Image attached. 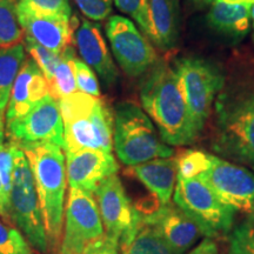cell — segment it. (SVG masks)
<instances>
[{"label":"cell","mask_w":254,"mask_h":254,"mask_svg":"<svg viewBox=\"0 0 254 254\" xmlns=\"http://www.w3.org/2000/svg\"><path fill=\"white\" fill-rule=\"evenodd\" d=\"M140 100L165 144L185 146L196 140L199 134L172 67L166 64L153 66L142 81Z\"/></svg>","instance_id":"1"},{"label":"cell","mask_w":254,"mask_h":254,"mask_svg":"<svg viewBox=\"0 0 254 254\" xmlns=\"http://www.w3.org/2000/svg\"><path fill=\"white\" fill-rule=\"evenodd\" d=\"M213 148L254 170V82L220 91L215 100Z\"/></svg>","instance_id":"2"},{"label":"cell","mask_w":254,"mask_h":254,"mask_svg":"<svg viewBox=\"0 0 254 254\" xmlns=\"http://www.w3.org/2000/svg\"><path fill=\"white\" fill-rule=\"evenodd\" d=\"M17 145V144H15ZM30 163L50 246H57L62 236L66 192V160L63 147L52 142L17 145Z\"/></svg>","instance_id":"3"},{"label":"cell","mask_w":254,"mask_h":254,"mask_svg":"<svg viewBox=\"0 0 254 254\" xmlns=\"http://www.w3.org/2000/svg\"><path fill=\"white\" fill-rule=\"evenodd\" d=\"M64 123V150L113 148V113L101 98L77 91L58 100Z\"/></svg>","instance_id":"4"},{"label":"cell","mask_w":254,"mask_h":254,"mask_svg":"<svg viewBox=\"0 0 254 254\" xmlns=\"http://www.w3.org/2000/svg\"><path fill=\"white\" fill-rule=\"evenodd\" d=\"M113 118L114 151L124 165L131 167L153 159L173 157V148L163 141L140 106L123 101L114 109Z\"/></svg>","instance_id":"5"},{"label":"cell","mask_w":254,"mask_h":254,"mask_svg":"<svg viewBox=\"0 0 254 254\" xmlns=\"http://www.w3.org/2000/svg\"><path fill=\"white\" fill-rule=\"evenodd\" d=\"M8 215L34 250L40 254H49V239L33 173L26 155L15 144Z\"/></svg>","instance_id":"6"},{"label":"cell","mask_w":254,"mask_h":254,"mask_svg":"<svg viewBox=\"0 0 254 254\" xmlns=\"http://www.w3.org/2000/svg\"><path fill=\"white\" fill-rule=\"evenodd\" d=\"M174 204L189 215L201 230L202 236H227L232 230L236 209L218 198L199 177L177 178L173 193Z\"/></svg>","instance_id":"7"},{"label":"cell","mask_w":254,"mask_h":254,"mask_svg":"<svg viewBox=\"0 0 254 254\" xmlns=\"http://www.w3.org/2000/svg\"><path fill=\"white\" fill-rule=\"evenodd\" d=\"M195 131L200 134L211 114L215 97L224 87V75L202 59L184 58L174 66Z\"/></svg>","instance_id":"8"},{"label":"cell","mask_w":254,"mask_h":254,"mask_svg":"<svg viewBox=\"0 0 254 254\" xmlns=\"http://www.w3.org/2000/svg\"><path fill=\"white\" fill-rule=\"evenodd\" d=\"M105 236L93 193L71 187L65 207V230L59 254H82Z\"/></svg>","instance_id":"9"},{"label":"cell","mask_w":254,"mask_h":254,"mask_svg":"<svg viewBox=\"0 0 254 254\" xmlns=\"http://www.w3.org/2000/svg\"><path fill=\"white\" fill-rule=\"evenodd\" d=\"M93 195L97 200L105 234L118 241L120 251H123L140 227V215L132 206L117 174L103 180Z\"/></svg>","instance_id":"10"},{"label":"cell","mask_w":254,"mask_h":254,"mask_svg":"<svg viewBox=\"0 0 254 254\" xmlns=\"http://www.w3.org/2000/svg\"><path fill=\"white\" fill-rule=\"evenodd\" d=\"M105 30L117 62L128 75L139 77L157 63L153 46L129 19L113 15Z\"/></svg>","instance_id":"11"},{"label":"cell","mask_w":254,"mask_h":254,"mask_svg":"<svg viewBox=\"0 0 254 254\" xmlns=\"http://www.w3.org/2000/svg\"><path fill=\"white\" fill-rule=\"evenodd\" d=\"M225 204L254 213V173L244 166L211 154V166L199 176Z\"/></svg>","instance_id":"12"},{"label":"cell","mask_w":254,"mask_h":254,"mask_svg":"<svg viewBox=\"0 0 254 254\" xmlns=\"http://www.w3.org/2000/svg\"><path fill=\"white\" fill-rule=\"evenodd\" d=\"M7 134L17 145L52 142L64 148V123L58 100L49 94L25 116L7 122Z\"/></svg>","instance_id":"13"},{"label":"cell","mask_w":254,"mask_h":254,"mask_svg":"<svg viewBox=\"0 0 254 254\" xmlns=\"http://www.w3.org/2000/svg\"><path fill=\"white\" fill-rule=\"evenodd\" d=\"M142 224L157 228L173 254H185L198 243L202 233L198 225L176 204L161 205L147 217H140Z\"/></svg>","instance_id":"14"},{"label":"cell","mask_w":254,"mask_h":254,"mask_svg":"<svg viewBox=\"0 0 254 254\" xmlns=\"http://www.w3.org/2000/svg\"><path fill=\"white\" fill-rule=\"evenodd\" d=\"M118 170L119 165L111 152H66V176L69 187L93 193L103 180L117 174Z\"/></svg>","instance_id":"15"},{"label":"cell","mask_w":254,"mask_h":254,"mask_svg":"<svg viewBox=\"0 0 254 254\" xmlns=\"http://www.w3.org/2000/svg\"><path fill=\"white\" fill-rule=\"evenodd\" d=\"M49 94V81L44 73L33 59L25 60L12 87L6 120L11 122L25 116Z\"/></svg>","instance_id":"16"},{"label":"cell","mask_w":254,"mask_h":254,"mask_svg":"<svg viewBox=\"0 0 254 254\" xmlns=\"http://www.w3.org/2000/svg\"><path fill=\"white\" fill-rule=\"evenodd\" d=\"M75 44L82 60L97 72L107 86L116 84L118 69L107 49L100 27L88 20H82L75 32Z\"/></svg>","instance_id":"17"},{"label":"cell","mask_w":254,"mask_h":254,"mask_svg":"<svg viewBox=\"0 0 254 254\" xmlns=\"http://www.w3.org/2000/svg\"><path fill=\"white\" fill-rule=\"evenodd\" d=\"M18 18L27 37L57 55H62L71 46L73 37L71 19L26 13H18Z\"/></svg>","instance_id":"18"},{"label":"cell","mask_w":254,"mask_h":254,"mask_svg":"<svg viewBox=\"0 0 254 254\" xmlns=\"http://www.w3.org/2000/svg\"><path fill=\"white\" fill-rule=\"evenodd\" d=\"M129 172L163 205L171 202L177 184L176 158H158L131 166Z\"/></svg>","instance_id":"19"},{"label":"cell","mask_w":254,"mask_h":254,"mask_svg":"<svg viewBox=\"0 0 254 254\" xmlns=\"http://www.w3.org/2000/svg\"><path fill=\"white\" fill-rule=\"evenodd\" d=\"M148 38L163 50L176 45L179 36V2L178 0L148 1Z\"/></svg>","instance_id":"20"},{"label":"cell","mask_w":254,"mask_h":254,"mask_svg":"<svg viewBox=\"0 0 254 254\" xmlns=\"http://www.w3.org/2000/svg\"><path fill=\"white\" fill-rule=\"evenodd\" d=\"M253 5L227 4L214 0L208 13V23L222 33L241 37L247 33Z\"/></svg>","instance_id":"21"},{"label":"cell","mask_w":254,"mask_h":254,"mask_svg":"<svg viewBox=\"0 0 254 254\" xmlns=\"http://www.w3.org/2000/svg\"><path fill=\"white\" fill-rule=\"evenodd\" d=\"M25 62V47L15 44L0 49V111H4L11 97L12 87Z\"/></svg>","instance_id":"22"},{"label":"cell","mask_w":254,"mask_h":254,"mask_svg":"<svg viewBox=\"0 0 254 254\" xmlns=\"http://www.w3.org/2000/svg\"><path fill=\"white\" fill-rule=\"evenodd\" d=\"M74 58L75 53L72 49V45L68 46L60 56V62L56 68L55 75L49 84L50 94L57 100L78 91L74 77V67H73Z\"/></svg>","instance_id":"23"},{"label":"cell","mask_w":254,"mask_h":254,"mask_svg":"<svg viewBox=\"0 0 254 254\" xmlns=\"http://www.w3.org/2000/svg\"><path fill=\"white\" fill-rule=\"evenodd\" d=\"M122 252L123 254H173L157 228L142 222L131 243Z\"/></svg>","instance_id":"24"},{"label":"cell","mask_w":254,"mask_h":254,"mask_svg":"<svg viewBox=\"0 0 254 254\" xmlns=\"http://www.w3.org/2000/svg\"><path fill=\"white\" fill-rule=\"evenodd\" d=\"M23 28L19 23L17 7L11 0H0V47L19 44Z\"/></svg>","instance_id":"25"},{"label":"cell","mask_w":254,"mask_h":254,"mask_svg":"<svg viewBox=\"0 0 254 254\" xmlns=\"http://www.w3.org/2000/svg\"><path fill=\"white\" fill-rule=\"evenodd\" d=\"M18 13L71 19L68 0H19L15 5Z\"/></svg>","instance_id":"26"},{"label":"cell","mask_w":254,"mask_h":254,"mask_svg":"<svg viewBox=\"0 0 254 254\" xmlns=\"http://www.w3.org/2000/svg\"><path fill=\"white\" fill-rule=\"evenodd\" d=\"M178 177L195 178L211 166V154L196 150H184L176 157Z\"/></svg>","instance_id":"27"},{"label":"cell","mask_w":254,"mask_h":254,"mask_svg":"<svg viewBox=\"0 0 254 254\" xmlns=\"http://www.w3.org/2000/svg\"><path fill=\"white\" fill-rule=\"evenodd\" d=\"M228 244L230 254H254V213L231 232Z\"/></svg>","instance_id":"28"},{"label":"cell","mask_w":254,"mask_h":254,"mask_svg":"<svg viewBox=\"0 0 254 254\" xmlns=\"http://www.w3.org/2000/svg\"><path fill=\"white\" fill-rule=\"evenodd\" d=\"M0 254H34L20 231L0 219Z\"/></svg>","instance_id":"29"},{"label":"cell","mask_w":254,"mask_h":254,"mask_svg":"<svg viewBox=\"0 0 254 254\" xmlns=\"http://www.w3.org/2000/svg\"><path fill=\"white\" fill-rule=\"evenodd\" d=\"M25 47L50 84L53 79V75H55L56 68L60 62V56L62 55H57L46 47L41 46L40 44H38L37 41L31 39L27 36L25 37Z\"/></svg>","instance_id":"30"},{"label":"cell","mask_w":254,"mask_h":254,"mask_svg":"<svg viewBox=\"0 0 254 254\" xmlns=\"http://www.w3.org/2000/svg\"><path fill=\"white\" fill-rule=\"evenodd\" d=\"M73 67H74V77L75 82H77L78 91L88 95H92V97L99 98V81H98V78L93 69L86 63L78 58H74Z\"/></svg>","instance_id":"31"},{"label":"cell","mask_w":254,"mask_h":254,"mask_svg":"<svg viewBox=\"0 0 254 254\" xmlns=\"http://www.w3.org/2000/svg\"><path fill=\"white\" fill-rule=\"evenodd\" d=\"M148 1L150 0H114V4L120 11L134 19L142 32L148 36Z\"/></svg>","instance_id":"32"},{"label":"cell","mask_w":254,"mask_h":254,"mask_svg":"<svg viewBox=\"0 0 254 254\" xmlns=\"http://www.w3.org/2000/svg\"><path fill=\"white\" fill-rule=\"evenodd\" d=\"M74 1L84 15L94 21L105 20L112 9V0H74Z\"/></svg>","instance_id":"33"},{"label":"cell","mask_w":254,"mask_h":254,"mask_svg":"<svg viewBox=\"0 0 254 254\" xmlns=\"http://www.w3.org/2000/svg\"><path fill=\"white\" fill-rule=\"evenodd\" d=\"M119 252L120 245L118 241L105 234L103 238L88 246L82 254H119Z\"/></svg>","instance_id":"34"},{"label":"cell","mask_w":254,"mask_h":254,"mask_svg":"<svg viewBox=\"0 0 254 254\" xmlns=\"http://www.w3.org/2000/svg\"><path fill=\"white\" fill-rule=\"evenodd\" d=\"M189 254H219V249L213 238L205 237L198 245L190 251Z\"/></svg>","instance_id":"35"},{"label":"cell","mask_w":254,"mask_h":254,"mask_svg":"<svg viewBox=\"0 0 254 254\" xmlns=\"http://www.w3.org/2000/svg\"><path fill=\"white\" fill-rule=\"evenodd\" d=\"M0 215L5 220H9L8 215V195L6 194L4 186L1 183V177H0Z\"/></svg>","instance_id":"36"},{"label":"cell","mask_w":254,"mask_h":254,"mask_svg":"<svg viewBox=\"0 0 254 254\" xmlns=\"http://www.w3.org/2000/svg\"><path fill=\"white\" fill-rule=\"evenodd\" d=\"M5 142V122L2 111H0V145Z\"/></svg>","instance_id":"37"},{"label":"cell","mask_w":254,"mask_h":254,"mask_svg":"<svg viewBox=\"0 0 254 254\" xmlns=\"http://www.w3.org/2000/svg\"><path fill=\"white\" fill-rule=\"evenodd\" d=\"M190 1H192L195 6H198V7H205V6L212 5V2H213L214 0H190Z\"/></svg>","instance_id":"38"},{"label":"cell","mask_w":254,"mask_h":254,"mask_svg":"<svg viewBox=\"0 0 254 254\" xmlns=\"http://www.w3.org/2000/svg\"><path fill=\"white\" fill-rule=\"evenodd\" d=\"M221 1L227 2V4H247V5L254 4V0H221Z\"/></svg>","instance_id":"39"},{"label":"cell","mask_w":254,"mask_h":254,"mask_svg":"<svg viewBox=\"0 0 254 254\" xmlns=\"http://www.w3.org/2000/svg\"><path fill=\"white\" fill-rule=\"evenodd\" d=\"M251 20H252L253 30H254V4H253V6H252V11H251Z\"/></svg>","instance_id":"40"},{"label":"cell","mask_w":254,"mask_h":254,"mask_svg":"<svg viewBox=\"0 0 254 254\" xmlns=\"http://www.w3.org/2000/svg\"><path fill=\"white\" fill-rule=\"evenodd\" d=\"M11 1H13V2H14V0H11Z\"/></svg>","instance_id":"41"}]
</instances>
